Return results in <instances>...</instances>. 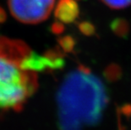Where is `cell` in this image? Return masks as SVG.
<instances>
[{"instance_id":"obj_2","label":"cell","mask_w":131,"mask_h":130,"mask_svg":"<svg viewBox=\"0 0 131 130\" xmlns=\"http://www.w3.org/2000/svg\"><path fill=\"white\" fill-rule=\"evenodd\" d=\"M38 60L22 41L0 37V110L18 109L37 88Z\"/></svg>"},{"instance_id":"obj_4","label":"cell","mask_w":131,"mask_h":130,"mask_svg":"<svg viewBox=\"0 0 131 130\" xmlns=\"http://www.w3.org/2000/svg\"><path fill=\"white\" fill-rule=\"evenodd\" d=\"M78 6L74 0H59L56 9V15L63 20H73L77 15Z\"/></svg>"},{"instance_id":"obj_5","label":"cell","mask_w":131,"mask_h":130,"mask_svg":"<svg viewBox=\"0 0 131 130\" xmlns=\"http://www.w3.org/2000/svg\"><path fill=\"white\" fill-rule=\"evenodd\" d=\"M107 7L114 9H124L131 5V0H101Z\"/></svg>"},{"instance_id":"obj_3","label":"cell","mask_w":131,"mask_h":130,"mask_svg":"<svg viewBox=\"0 0 131 130\" xmlns=\"http://www.w3.org/2000/svg\"><path fill=\"white\" fill-rule=\"evenodd\" d=\"M55 0H8L13 17L25 24H38L49 17Z\"/></svg>"},{"instance_id":"obj_1","label":"cell","mask_w":131,"mask_h":130,"mask_svg":"<svg viewBox=\"0 0 131 130\" xmlns=\"http://www.w3.org/2000/svg\"><path fill=\"white\" fill-rule=\"evenodd\" d=\"M102 79L86 68L67 74L57 95L59 130H85L99 123L107 104Z\"/></svg>"}]
</instances>
